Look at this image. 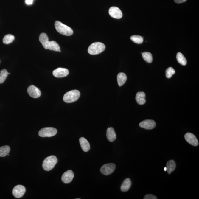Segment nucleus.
Here are the masks:
<instances>
[{"label": "nucleus", "mask_w": 199, "mask_h": 199, "mask_svg": "<svg viewBox=\"0 0 199 199\" xmlns=\"http://www.w3.org/2000/svg\"><path fill=\"white\" fill-rule=\"evenodd\" d=\"M10 150L8 146H4L0 147V157H4L8 154Z\"/></svg>", "instance_id": "23"}, {"label": "nucleus", "mask_w": 199, "mask_h": 199, "mask_svg": "<svg viewBox=\"0 0 199 199\" xmlns=\"http://www.w3.org/2000/svg\"><path fill=\"white\" fill-rule=\"evenodd\" d=\"M117 82L119 86H122L126 82L127 77L124 73H119L118 74L117 77Z\"/></svg>", "instance_id": "19"}, {"label": "nucleus", "mask_w": 199, "mask_h": 199, "mask_svg": "<svg viewBox=\"0 0 199 199\" xmlns=\"http://www.w3.org/2000/svg\"><path fill=\"white\" fill-rule=\"evenodd\" d=\"M131 185V181L130 179L127 178L123 182L121 187V190L122 192H127L130 189Z\"/></svg>", "instance_id": "20"}, {"label": "nucleus", "mask_w": 199, "mask_h": 199, "mask_svg": "<svg viewBox=\"0 0 199 199\" xmlns=\"http://www.w3.org/2000/svg\"><path fill=\"white\" fill-rule=\"evenodd\" d=\"M166 170H167V168H166V167H165L164 168V170L165 171H166Z\"/></svg>", "instance_id": "32"}, {"label": "nucleus", "mask_w": 199, "mask_h": 199, "mask_svg": "<svg viewBox=\"0 0 199 199\" xmlns=\"http://www.w3.org/2000/svg\"><path fill=\"white\" fill-rule=\"evenodd\" d=\"M60 52V47L58 43L54 41H49L47 46V49Z\"/></svg>", "instance_id": "17"}, {"label": "nucleus", "mask_w": 199, "mask_h": 199, "mask_svg": "<svg viewBox=\"0 0 199 199\" xmlns=\"http://www.w3.org/2000/svg\"><path fill=\"white\" fill-rule=\"evenodd\" d=\"M166 167L167 168L166 171L168 173L170 174L175 170V167H176V164L173 160H170L167 162Z\"/></svg>", "instance_id": "21"}, {"label": "nucleus", "mask_w": 199, "mask_h": 199, "mask_svg": "<svg viewBox=\"0 0 199 199\" xmlns=\"http://www.w3.org/2000/svg\"><path fill=\"white\" fill-rule=\"evenodd\" d=\"M74 176V175L73 171L71 170H68L63 174L61 179L63 183H69L72 181Z\"/></svg>", "instance_id": "13"}, {"label": "nucleus", "mask_w": 199, "mask_h": 199, "mask_svg": "<svg viewBox=\"0 0 199 199\" xmlns=\"http://www.w3.org/2000/svg\"><path fill=\"white\" fill-rule=\"evenodd\" d=\"M57 162V157L55 156H48L43 161V167L46 171H50L54 168Z\"/></svg>", "instance_id": "4"}, {"label": "nucleus", "mask_w": 199, "mask_h": 199, "mask_svg": "<svg viewBox=\"0 0 199 199\" xmlns=\"http://www.w3.org/2000/svg\"><path fill=\"white\" fill-rule=\"evenodd\" d=\"M15 38L14 36L11 34H8L4 36L3 39V42L4 44H9L14 40Z\"/></svg>", "instance_id": "24"}, {"label": "nucleus", "mask_w": 199, "mask_h": 199, "mask_svg": "<svg viewBox=\"0 0 199 199\" xmlns=\"http://www.w3.org/2000/svg\"><path fill=\"white\" fill-rule=\"evenodd\" d=\"M109 13L110 16L116 19L122 18V13L120 9L117 7H111L109 10Z\"/></svg>", "instance_id": "11"}, {"label": "nucleus", "mask_w": 199, "mask_h": 199, "mask_svg": "<svg viewBox=\"0 0 199 199\" xmlns=\"http://www.w3.org/2000/svg\"><path fill=\"white\" fill-rule=\"evenodd\" d=\"M107 137L110 142H113L116 139V134L114 128L109 127L107 130Z\"/></svg>", "instance_id": "14"}, {"label": "nucleus", "mask_w": 199, "mask_h": 199, "mask_svg": "<svg viewBox=\"0 0 199 199\" xmlns=\"http://www.w3.org/2000/svg\"><path fill=\"white\" fill-rule=\"evenodd\" d=\"M176 58L177 60L178 63H180L181 65H186L187 63V61H186V57H185L184 55L181 52H178L177 54Z\"/></svg>", "instance_id": "22"}, {"label": "nucleus", "mask_w": 199, "mask_h": 199, "mask_svg": "<svg viewBox=\"0 0 199 199\" xmlns=\"http://www.w3.org/2000/svg\"><path fill=\"white\" fill-rule=\"evenodd\" d=\"M8 74V73L6 69H3L0 71V83H4Z\"/></svg>", "instance_id": "27"}, {"label": "nucleus", "mask_w": 199, "mask_h": 199, "mask_svg": "<svg viewBox=\"0 0 199 199\" xmlns=\"http://www.w3.org/2000/svg\"><path fill=\"white\" fill-rule=\"evenodd\" d=\"M27 92L31 97L34 98L39 97L41 95L40 90L33 85H31L28 88Z\"/></svg>", "instance_id": "10"}, {"label": "nucleus", "mask_w": 199, "mask_h": 199, "mask_svg": "<svg viewBox=\"0 0 199 199\" xmlns=\"http://www.w3.org/2000/svg\"><path fill=\"white\" fill-rule=\"evenodd\" d=\"M139 126L146 130H152L156 127V124L154 121L151 119H146L140 123Z\"/></svg>", "instance_id": "8"}, {"label": "nucleus", "mask_w": 199, "mask_h": 199, "mask_svg": "<svg viewBox=\"0 0 199 199\" xmlns=\"http://www.w3.org/2000/svg\"><path fill=\"white\" fill-rule=\"evenodd\" d=\"M33 0H26L25 2L28 5H30L33 3Z\"/></svg>", "instance_id": "30"}, {"label": "nucleus", "mask_w": 199, "mask_h": 199, "mask_svg": "<svg viewBox=\"0 0 199 199\" xmlns=\"http://www.w3.org/2000/svg\"><path fill=\"white\" fill-rule=\"evenodd\" d=\"M144 199H157L158 198H157L156 196H155V195H152V194H147L144 197Z\"/></svg>", "instance_id": "29"}, {"label": "nucleus", "mask_w": 199, "mask_h": 199, "mask_svg": "<svg viewBox=\"0 0 199 199\" xmlns=\"http://www.w3.org/2000/svg\"><path fill=\"white\" fill-rule=\"evenodd\" d=\"M57 130L53 127H45L41 129L39 132L38 135L41 137H51L57 134Z\"/></svg>", "instance_id": "5"}, {"label": "nucleus", "mask_w": 199, "mask_h": 199, "mask_svg": "<svg viewBox=\"0 0 199 199\" xmlns=\"http://www.w3.org/2000/svg\"><path fill=\"white\" fill-rule=\"evenodd\" d=\"M80 96V91L77 90H72L65 93L63 100L66 103H72L78 100Z\"/></svg>", "instance_id": "3"}, {"label": "nucleus", "mask_w": 199, "mask_h": 199, "mask_svg": "<svg viewBox=\"0 0 199 199\" xmlns=\"http://www.w3.org/2000/svg\"><path fill=\"white\" fill-rule=\"evenodd\" d=\"M175 69L172 67L168 68L166 71V76L167 78H170L172 75L175 74Z\"/></svg>", "instance_id": "28"}, {"label": "nucleus", "mask_w": 199, "mask_h": 199, "mask_svg": "<svg viewBox=\"0 0 199 199\" xmlns=\"http://www.w3.org/2000/svg\"><path fill=\"white\" fill-rule=\"evenodd\" d=\"M105 46L100 42L93 43L90 45L88 49V53L91 55H97L105 50Z\"/></svg>", "instance_id": "2"}, {"label": "nucleus", "mask_w": 199, "mask_h": 199, "mask_svg": "<svg viewBox=\"0 0 199 199\" xmlns=\"http://www.w3.org/2000/svg\"><path fill=\"white\" fill-rule=\"evenodd\" d=\"M55 26L57 32L62 35L70 36L74 33L71 28L58 21L55 22Z\"/></svg>", "instance_id": "1"}, {"label": "nucleus", "mask_w": 199, "mask_h": 199, "mask_svg": "<svg viewBox=\"0 0 199 199\" xmlns=\"http://www.w3.org/2000/svg\"><path fill=\"white\" fill-rule=\"evenodd\" d=\"M146 95L144 92H139L137 93L135 99L139 105H143L145 103Z\"/></svg>", "instance_id": "16"}, {"label": "nucleus", "mask_w": 199, "mask_h": 199, "mask_svg": "<svg viewBox=\"0 0 199 199\" xmlns=\"http://www.w3.org/2000/svg\"><path fill=\"white\" fill-rule=\"evenodd\" d=\"M116 167V165L113 163L104 164L101 167L100 172L103 175H108L114 172Z\"/></svg>", "instance_id": "6"}, {"label": "nucleus", "mask_w": 199, "mask_h": 199, "mask_svg": "<svg viewBox=\"0 0 199 199\" xmlns=\"http://www.w3.org/2000/svg\"><path fill=\"white\" fill-rule=\"evenodd\" d=\"M184 138L189 144L194 146H197L198 144V141L195 135L190 133H188L185 135Z\"/></svg>", "instance_id": "12"}, {"label": "nucleus", "mask_w": 199, "mask_h": 199, "mask_svg": "<svg viewBox=\"0 0 199 199\" xmlns=\"http://www.w3.org/2000/svg\"><path fill=\"white\" fill-rule=\"evenodd\" d=\"M39 41L45 49H47V46L49 42V37L46 33H42L39 36Z\"/></svg>", "instance_id": "18"}, {"label": "nucleus", "mask_w": 199, "mask_h": 199, "mask_svg": "<svg viewBox=\"0 0 199 199\" xmlns=\"http://www.w3.org/2000/svg\"><path fill=\"white\" fill-rule=\"evenodd\" d=\"M53 75L57 78H61L66 77L69 74V71L66 68H59L54 70Z\"/></svg>", "instance_id": "9"}, {"label": "nucleus", "mask_w": 199, "mask_h": 199, "mask_svg": "<svg viewBox=\"0 0 199 199\" xmlns=\"http://www.w3.org/2000/svg\"><path fill=\"white\" fill-rule=\"evenodd\" d=\"M186 0H174V1L175 3H178V4H180L183 2H184Z\"/></svg>", "instance_id": "31"}, {"label": "nucleus", "mask_w": 199, "mask_h": 199, "mask_svg": "<svg viewBox=\"0 0 199 199\" xmlns=\"http://www.w3.org/2000/svg\"><path fill=\"white\" fill-rule=\"evenodd\" d=\"M142 56L144 60L147 63H151L152 62L153 58H152V54L150 52H145L142 53Z\"/></svg>", "instance_id": "25"}, {"label": "nucleus", "mask_w": 199, "mask_h": 199, "mask_svg": "<svg viewBox=\"0 0 199 199\" xmlns=\"http://www.w3.org/2000/svg\"><path fill=\"white\" fill-rule=\"evenodd\" d=\"M26 192V189L22 185L15 186L12 190V194L15 198H20L22 197Z\"/></svg>", "instance_id": "7"}, {"label": "nucleus", "mask_w": 199, "mask_h": 199, "mask_svg": "<svg viewBox=\"0 0 199 199\" xmlns=\"http://www.w3.org/2000/svg\"><path fill=\"white\" fill-rule=\"evenodd\" d=\"M130 39L133 42L138 43V44H141L144 41L143 37L139 35H134L130 37Z\"/></svg>", "instance_id": "26"}, {"label": "nucleus", "mask_w": 199, "mask_h": 199, "mask_svg": "<svg viewBox=\"0 0 199 199\" xmlns=\"http://www.w3.org/2000/svg\"><path fill=\"white\" fill-rule=\"evenodd\" d=\"M79 143L81 148L84 151L87 152L90 150L91 147L89 142L85 138L81 137L79 139Z\"/></svg>", "instance_id": "15"}]
</instances>
